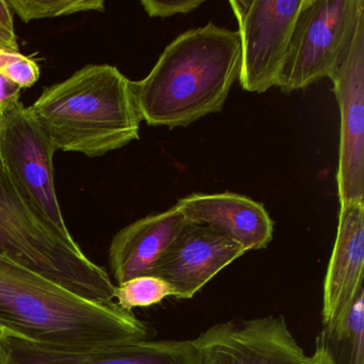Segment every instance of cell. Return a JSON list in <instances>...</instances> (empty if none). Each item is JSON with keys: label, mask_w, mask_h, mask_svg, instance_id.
<instances>
[{"label": "cell", "mask_w": 364, "mask_h": 364, "mask_svg": "<svg viewBox=\"0 0 364 364\" xmlns=\"http://www.w3.org/2000/svg\"><path fill=\"white\" fill-rule=\"evenodd\" d=\"M0 255L87 299L114 304L116 285L105 268L46 220L18 193L1 165Z\"/></svg>", "instance_id": "4"}, {"label": "cell", "mask_w": 364, "mask_h": 364, "mask_svg": "<svg viewBox=\"0 0 364 364\" xmlns=\"http://www.w3.org/2000/svg\"><path fill=\"white\" fill-rule=\"evenodd\" d=\"M333 364H364V287L344 318L318 334Z\"/></svg>", "instance_id": "15"}, {"label": "cell", "mask_w": 364, "mask_h": 364, "mask_svg": "<svg viewBox=\"0 0 364 364\" xmlns=\"http://www.w3.org/2000/svg\"><path fill=\"white\" fill-rule=\"evenodd\" d=\"M54 144L22 102L0 110V165L18 193L61 235L73 240L61 213L54 176Z\"/></svg>", "instance_id": "6"}, {"label": "cell", "mask_w": 364, "mask_h": 364, "mask_svg": "<svg viewBox=\"0 0 364 364\" xmlns=\"http://www.w3.org/2000/svg\"><path fill=\"white\" fill-rule=\"evenodd\" d=\"M201 0H142L141 6L150 18H167L188 14L203 5Z\"/></svg>", "instance_id": "19"}, {"label": "cell", "mask_w": 364, "mask_h": 364, "mask_svg": "<svg viewBox=\"0 0 364 364\" xmlns=\"http://www.w3.org/2000/svg\"><path fill=\"white\" fill-rule=\"evenodd\" d=\"M304 364H333L331 355H330L327 347L323 344L321 336H317L314 355L306 357Z\"/></svg>", "instance_id": "22"}, {"label": "cell", "mask_w": 364, "mask_h": 364, "mask_svg": "<svg viewBox=\"0 0 364 364\" xmlns=\"http://www.w3.org/2000/svg\"><path fill=\"white\" fill-rule=\"evenodd\" d=\"M0 50L20 52L14 31L12 10L6 0H0Z\"/></svg>", "instance_id": "20"}, {"label": "cell", "mask_w": 364, "mask_h": 364, "mask_svg": "<svg viewBox=\"0 0 364 364\" xmlns=\"http://www.w3.org/2000/svg\"><path fill=\"white\" fill-rule=\"evenodd\" d=\"M151 329L118 304L82 297L0 255V334L61 348L146 340Z\"/></svg>", "instance_id": "1"}, {"label": "cell", "mask_w": 364, "mask_h": 364, "mask_svg": "<svg viewBox=\"0 0 364 364\" xmlns=\"http://www.w3.org/2000/svg\"><path fill=\"white\" fill-rule=\"evenodd\" d=\"M8 4L24 23L80 12L105 11L103 0H8Z\"/></svg>", "instance_id": "17"}, {"label": "cell", "mask_w": 364, "mask_h": 364, "mask_svg": "<svg viewBox=\"0 0 364 364\" xmlns=\"http://www.w3.org/2000/svg\"><path fill=\"white\" fill-rule=\"evenodd\" d=\"M0 364H202L193 340H142L61 348L0 334Z\"/></svg>", "instance_id": "9"}, {"label": "cell", "mask_w": 364, "mask_h": 364, "mask_svg": "<svg viewBox=\"0 0 364 364\" xmlns=\"http://www.w3.org/2000/svg\"><path fill=\"white\" fill-rule=\"evenodd\" d=\"M237 242L189 223L170 245L150 276L169 283L176 299H191L206 283L246 253Z\"/></svg>", "instance_id": "11"}, {"label": "cell", "mask_w": 364, "mask_h": 364, "mask_svg": "<svg viewBox=\"0 0 364 364\" xmlns=\"http://www.w3.org/2000/svg\"><path fill=\"white\" fill-rule=\"evenodd\" d=\"M364 202L340 204L333 250L323 281V327L340 323L363 287Z\"/></svg>", "instance_id": "12"}, {"label": "cell", "mask_w": 364, "mask_h": 364, "mask_svg": "<svg viewBox=\"0 0 364 364\" xmlns=\"http://www.w3.org/2000/svg\"><path fill=\"white\" fill-rule=\"evenodd\" d=\"M21 91L16 85L0 73V110L5 109L20 101Z\"/></svg>", "instance_id": "21"}, {"label": "cell", "mask_w": 364, "mask_h": 364, "mask_svg": "<svg viewBox=\"0 0 364 364\" xmlns=\"http://www.w3.org/2000/svg\"><path fill=\"white\" fill-rule=\"evenodd\" d=\"M176 205L189 223L210 228L247 252L266 248L274 237V221L265 206L238 193H193Z\"/></svg>", "instance_id": "13"}, {"label": "cell", "mask_w": 364, "mask_h": 364, "mask_svg": "<svg viewBox=\"0 0 364 364\" xmlns=\"http://www.w3.org/2000/svg\"><path fill=\"white\" fill-rule=\"evenodd\" d=\"M240 56L237 31L210 22L181 33L149 75L133 82L141 120L173 129L218 114L240 75Z\"/></svg>", "instance_id": "2"}, {"label": "cell", "mask_w": 364, "mask_h": 364, "mask_svg": "<svg viewBox=\"0 0 364 364\" xmlns=\"http://www.w3.org/2000/svg\"><path fill=\"white\" fill-rule=\"evenodd\" d=\"M0 73L18 88H31L39 80L38 63L20 52L0 50Z\"/></svg>", "instance_id": "18"}, {"label": "cell", "mask_w": 364, "mask_h": 364, "mask_svg": "<svg viewBox=\"0 0 364 364\" xmlns=\"http://www.w3.org/2000/svg\"><path fill=\"white\" fill-rule=\"evenodd\" d=\"M31 109L56 151L99 157L139 139L133 82L112 65H86L44 89Z\"/></svg>", "instance_id": "3"}, {"label": "cell", "mask_w": 364, "mask_h": 364, "mask_svg": "<svg viewBox=\"0 0 364 364\" xmlns=\"http://www.w3.org/2000/svg\"><path fill=\"white\" fill-rule=\"evenodd\" d=\"M362 14L364 0H304L277 84L281 92L331 77Z\"/></svg>", "instance_id": "5"}, {"label": "cell", "mask_w": 364, "mask_h": 364, "mask_svg": "<svg viewBox=\"0 0 364 364\" xmlns=\"http://www.w3.org/2000/svg\"><path fill=\"white\" fill-rule=\"evenodd\" d=\"M166 297L176 298V291L169 283L157 277H136L114 289V302L127 312L134 308H146L161 304Z\"/></svg>", "instance_id": "16"}, {"label": "cell", "mask_w": 364, "mask_h": 364, "mask_svg": "<svg viewBox=\"0 0 364 364\" xmlns=\"http://www.w3.org/2000/svg\"><path fill=\"white\" fill-rule=\"evenodd\" d=\"M193 342L202 364H304L306 358L283 316L217 323Z\"/></svg>", "instance_id": "10"}, {"label": "cell", "mask_w": 364, "mask_h": 364, "mask_svg": "<svg viewBox=\"0 0 364 364\" xmlns=\"http://www.w3.org/2000/svg\"><path fill=\"white\" fill-rule=\"evenodd\" d=\"M176 205L148 215L123 228L114 235L109 251L110 269L117 284L151 274L170 245L189 225Z\"/></svg>", "instance_id": "14"}, {"label": "cell", "mask_w": 364, "mask_h": 364, "mask_svg": "<svg viewBox=\"0 0 364 364\" xmlns=\"http://www.w3.org/2000/svg\"><path fill=\"white\" fill-rule=\"evenodd\" d=\"M329 80L341 114L338 200L340 204L364 202V14Z\"/></svg>", "instance_id": "8"}, {"label": "cell", "mask_w": 364, "mask_h": 364, "mask_svg": "<svg viewBox=\"0 0 364 364\" xmlns=\"http://www.w3.org/2000/svg\"><path fill=\"white\" fill-rule=\"evenodd\" d=\"M304 0H232L238 23L240 86L265 93L277 87Z\"/></svg>", "instance_id": "7"}]
</instances>
